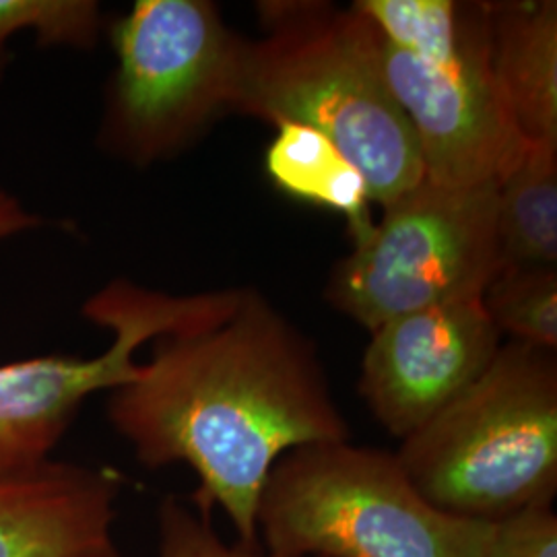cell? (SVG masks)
<instances>
[{
	"mask_svg": "<svg viewBox=\"0 0 557 557\" xmlns=\"http://www.w3.org/2000/svg\"><path fill=\"white\" fill-rule=\"evenodd\" d=\"M160 557H277L262 547L225 543L213 531L211 518L190 512L174 498L160 510Z\"/></svg>",
	"mask_w": 557,
	"mask_h": 557,
	"instance_id": "cell-17",
	"label": "cell"
},
{
	"mask_svg": "<svg viewBox=\"0 0 557 557\" xmlns=\"http://www.w3.org/2000/svg\"><path fill=\"white\" fill-rule=\"evenodd\" d=\"M499 335L557 351V267H504L481 296Z\"/></svg>",
	"mask_w": 557,
	"mask_h": 557,
	"instance_id": "cell-15",
	"label": "cell"
},
{
	"mask_svg": "<svg viewBox=\"0 0 557 557\" xmlns=\"http://www.w3.org/2000/svg\"><path fill=\"white\" fill-rule=\"evenodd\" d=\"M487 11L502 101L529 143H557L556 0H494Z\"/></svg>",
	"mask_w": 557,
	"mask_h": 557,
	"instance_id": "cell-11",
	"label": "cell"
},
{
	"mask_svg": "<svg viewBox=\"0 0 557 557\" xmlns=\"http://www.w3.org/2000/svg\"><path fill=\"white\" fill-rule=\"evenodd\" d=\"M114 475L46 460L0 473V557H120Z\"/></svg>",
	"mask_w": 557,
	"mask_h": 557,
	"instance_id": "cell-10",
	"label": "cell"
},
{
	"mask_svg": "<svg viewBox=\"0 0 557 557\" xmlns=\"http://www.w3.org/2000/svg\"><path fill=\"white\" fill-rule=\"evenodd\" d=\"M358 393L395 438H407L487 370L502 335L481 299L438 304L370 331Z\"/></svg>",
	"mask_w": 557,
	"mask_h": 557,
	"instance_id": "cell-8",
	"label": "cell"
},
{
	"mask_svg": "<svg viewBox=\"0 0 557 557\" xmlns=\"http://www.w3.org/2000/svg\"><path fill=\"white\" fill-rule=\"evenodd\" d=\"M379 60L418 140L425 178L446 186L498 184L517 168L531 143L502 101L492 71L418 59L380 32Z\"/></svg>",
	"mask_w": 557,
	"mask_h": 557,
	"instance_id": "cell-9",
	"label": "cell"
},
{
	"mask_svg": "<svg viewBox=\"0 0 557 557\" xmlns=\"http://www.w3.org/2000/svg\"><path fill=\"white\" fill-rule=\"evenodd\" d=\"M442 512L498 522L557 494V351L502 343L494 361L395 453Z\"/></svg>",
	"mask_w": 557,
	"mask_h": 557,
	"instance_id": "cell-3",
	"label": "cell"
},
{
	"mask_svg": "<svg viewBox=\"0 0 557 557\" xmlns=\"http://www.w3.org/2000/svg\"><path fill=\"white\" fill-rule=\"evenodd\" d=\"M101 29L96 0H0V81L13 59L9 40L21 32H34L41 48L91 50Z\"/></svg>",
	"mask_w": 557,
	"mask_h": 557,
	"instance_id": "cell-16",
	"label": "cell"
},
{
	"mask_svg": "<svg viewBox=\"0 0 557 557\" xmlns=\"http://www.w3.org/2000/svg\"><path fill=\"white\" fill-rule=\"evenodd\" d=\"M264 170L281 193L338 213L347 221L351 244L372 232L374 200L368 182L358 165L317 128L298 122L275 124Z\"/></svg>",
	"mask_w": 557,
	"mask_h": 557,
	"instance_id": "cell-12",
	"label": "cell"
},
{
	"mask_svg": "<svg viewBox=\"0 0 557 557\" xmlns=\"http://www.w3.org/2000/svg\"><path fill=\"white\" fill-rule=\"evenodd\" d=\"M257 522L260 545L277 557H485L494 524L442 512L395 453L351 440L281 457Z\"/></svg>",
	"mask_w": 557,
	"mask_h": 557,
	"instance_id": "cell-4",
	"label": "cell"
},
{
	"mask_svg": "<svg viewBox=\"0 0 557 557\" xmlns=\"http://www.w3.org/2000/svg\"><path fill=\"white\" fill-rule=\"evenodd\" d=\"M116 66L98 145L135 168L174 160L232 114L244 40L211 0H137L110 23Z\"/></svg>",
	"mask_w": 557,
	"mask_h": 557,
	"instance_id": "cell-5",
	"label": "cell"
},
{
	"mask_svg": "<svg viewBox=\"0 0 557 557\" xmlns=\"http://www.w3.org/2000/svg\"><path fill=\"white\" fill-rule=\"evenodd\" d=\"M498 184L423 178L384 205L366 238L338 260L324 296L366 331L421 308L481 299L502 269Z\"/></svg>",
	"mask_w": 557,
	"mask_h": 557,
	"instance_id": "cell-6",
	"label": "cell"
},
{
	"mask_svg": "<svg viewBox=\"0 0 557 557\" xmlns=\"http://www.w3.org/2000/svg\"><path fill=\"white\" fill-rule=\"evenodd\" d=\"M260 36L244 40L232 114L298 122L356 163L388 205L425 178L418 140L379 60V29L356 4L260 0Z\"/></svg>",
	"mask_w": 557,
	"mask_h": 557,
	"instance_id": "cell-2",
	"label": "cell"
},
{
	"mask_svg": "<svg viewBox=\"0 0 557 557\" xmlns=\"http://www.w3.org/2000/svg\"><path fill=\"white\" fill-rule=\"evenodd\" d=\"M380 34L418 59L492 71L487 2L465 0H358Z\"/></svg>",
	"mask_w": 557,
	"mask_h": 557,
	"instance_id": "cell-13",
	"label": "cell"
},
{
	"mask_svg": "<svg viewBox=\"0 0 557 557\" xmlns=\"http://www.w3.org/2000/svg\"><path fill=\"white\" fill-rule=\"evenodd\" d=\"M108 418L145 467L188 465L200 515L223 510L246 547H262L260 496L281 457L351 440L317 343L255 287L218 326L158 338Z\"/></svg>",
	"mask_w": 557,
	"mask_h": 557,
	"instance_id": "cell-1",
	"label": "cell"
},
{
	"mask_svg": "<svg viewBox=\"0 0 557 557\" xmlns=\"http://www.w3.org/2000/svg\"><path fill=\"white\" fill-rule=\"evenodd\" d=\"M499 255L504 267L557 264V143H531L498 182Z\"/></svg>",
	"mask_w": 557,
	"mask_h": 557,
	"instance_id": "cell-14",
	"label": "cell"
},
{
	"mask_svg": "<svg viewBox=\"0 0 557 557\" xmlns=\"http://www.w3.org/2000/svg\"><path fill=\"white\" fill-rule=\"evenodd\" d=\"M40 223V218L29 213L17 197L0 188V239L34 230Z\"/></svg>",
	"mask_w": 557,
	"mask_h": 557,
	"instance_id": "cell-19",
	"label": "cell"
},
{
	"mask_svg": "<svg viewBox=\"0 0 557 557\" xmlns=\"http://www.w3.org/2000/svg\"><path fill=\"white\" fill-rule=\"evenodd\" d=\"M485 557H557L554 502L529 504L494 522Z\"/></svg>",
	"mask_w": 557,
	"mask_h": 557,
	"instance_id": "cell-18",
	"label": "cell"
},
{
	"mask_svg": "<svg viewBox=\"0 0 557 557\" xmlns=\"http://www.w3.org/2000/svg\"><path fill=\"white\" fill-rule=\"evenodd\" d=\"M242 287L172 296L128 278H114L85 301L83 314L112 331L96 358L44 356L0 366V473L50 460L85 398L137 380L145 343L199 333L230 319Z\"/></svg>",
	"mask_w": 557,
	"mask_h": 557,
	"instance_id": "cell-7",
	"label": "cell"
}]
</instances>
